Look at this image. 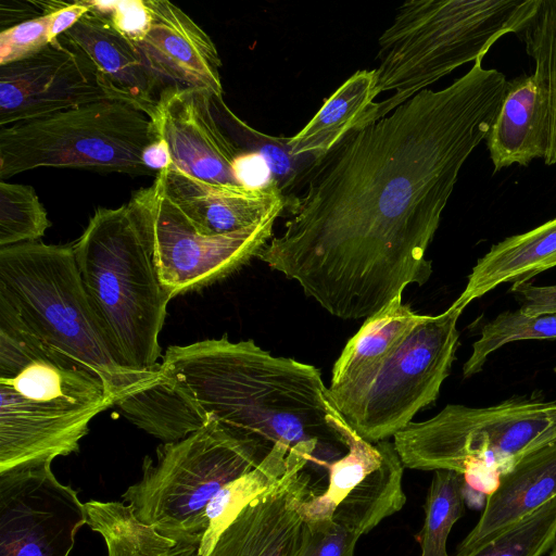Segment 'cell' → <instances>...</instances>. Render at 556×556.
<instances>
[{
	"label": "cell",
	"instance_id": "cell-15",
	"mask_svg": "<svg viewBox=\"0 0 556 556\" xmlns=\"http://www.w3.org/2000/svg\"><path fill=\"white\" fill-rule=\"evenodd\" d=\"M150 24L132 42L161 90L191 88L223 97L222 61L211 37L167 0H144Z\"/></svg>",
	"mask_w": 556,
	"mask_h": 556
},
{
	"label": "cell",
	"instance_id": "cell-38",
	"mask_svg": "<svg viewBox=\"0 0 556 556\" xmlns=\"http://www.w3.org/2000/svg\"><path fill=\"white\" fill-rule=\"evenodd\" d=\"M555 440H556V412L552 416L549 427L530 444V446L526 450L525 453H528L532 450H535V448H538L542 445H545L549 442H553Z\"/></svg>",
	"mask_w": 556,
	"mask_h": 556
},
{
	"label": "cell",
	"instance_id": "cell-6",
	"mask_svg": "<svg viewBox=\"0 0 556 556\" xmlns=\"http://www.w3.org/2000/svg\"><path fill=\"white\" fill-rule=\"evenodd\" d=\"M72 248L90 304L121 363L161 370L159 336L170 299L130 205L98 208Z\"/></svg>",
	"mask_w": 556,
	"mask_h": 556
},
{
	"label": "cell",
	"instance_id": "cell-7",
	"mask_svg": "<svg viewBox=\"0 0 556 556\" xmlns=\"http://www.w3.org/2000/svg\"><path fill=\"white\" fill-rule=\"evenodd\" d=\"M273 447L208 419L188 437L159 445L156 463L146 456L141 480L128 486L123 500L162 535L199 547L213 498L226 484L257 467Z\"/></svg>",
	"mask_w": 556,
	"mask_h": 556
},
{
	"label": "cell",
	"instance_id": "cell-27",
	"mask_svg": "<svg viewBox=\"0 0 556 556\" xmlns=\"http://www.w3.org/2000/svg\"><path fill=\"white\" fill-rule=\"evenodd\" d=\"M464 477L453 470H435L424 504L425 521L416 539L421 556H448V534L465 511Z\"/></svg>",
	"mask_w": 556,
	"mask_h": 556
},
{
	"label": "cell",
	"instance_id": "cell-5",
	"mask_svg": "<svg viewBox=\"0 0 556 556\" xmlns=\"http://www.w3.org/2000/svg\"><path fill=\"white\" fill-rule=\"evenodd\" d=\"M0 296L43 343L99 377L115 406L164 381L162 370L121 363L90 304L72 245L0 248Z\"/></svg>",
	"mask_w": 556,
	"mask_h": 556
},
{
	"label": "cell",
	"instance_id": "cell-9",
	"mask_svg": "<svg viewBox=\"0 0 556 556\" xmlns=\"http://www.w3.org/2000/svg\"><path fill=\"white\" fill-rule=\"evenodd\" d=\"M464 306L453 302L422 319L378 364L354 381L328 387L332 405L368 442L388 440L433 404L451 374Z\"/></svg>",
	"mask_w": 556,
	"mask_h": 556
},
{
	"label": "cell",
	"instance_id": "cell-10",
	"mask_svg": "<svg viewBox=\"0 0 556 556\" xmlns=\"http://www.w3.org/2000/svg\"><path fill=\"white\" fill-rule=\"evenodd\" d=\"M556 400L510 397L488 407L448 404L432 418L393 437L403 466L465 473L485 466L507 471L551 425Z\"/></svg>",
	"mask_w": 556,
	"mask_h": 556
},
{
	"label": "cell",
	"instance_id": "cell-34",
	"mask_svg": "<svg viewBox=\"0 0 556 556\" xmlns=\"http://www.w3.org/2000/svg\"><path fill=\"white\" fill-rule=\"evenodd\" d=\"M68 3L58 0L2 1L0 3L1 31L21 23L52 14Z\"/></svg>",
	"mask_w": 556,
	"mask_h": 556
},
{
	"label": "cell",
	"instance_id": "cell-26",
	"mask_svg": "<svg viewBox=\"0 0 556 556\" xmlns=\"http://www.w3.org/2000/svg\"><path fill=\"white\" fill-rule=\"evenodd\" d=\"M534 61L533 76L547 104L546 165L556 164V0H538L534 14L519 33Z\"/></svg>",
	"mask_w": 556,
	"mask_h": 556
},
{
	"label": "cell",
	"instance_id": "cell-30",
	"mask_svg": "<svg viewBox=\"0 0 556 556\" xmlns=\"http://www.w3.org/2000/svg\"><path fill=\"white\" fill-rule=\"evenodd\" d=\"M50 226L31 186L0 181V248L37 242Z\"/></svg>",
	"mask_w": 556,
	"mask_h": 556
},
{
	"label": "cell",
	"instance_id": "cell-18",
	"mask_svg": "<svg viewBox=\"0 0 556 556\" xmlns=\"http://www.w3.org/2000/svg\"><path fill=\"white\" fill-rule=\"evenodd\" d=\"M556 496V440L521 455L500 476L476 526L458 544L466 556Z\"/></svg>",
	"mask_w": 556,
	"mask_h": 556
},
{
	"label": "cell",
	"instance_id": "cell-11",
	"mask_svg": "<svg viewBox=\"0 0 556 556\" xmlns=\"http://www.w3.org/2000/svg\"><path fill=\"white\" fill-rule=\"evenodd\" d=\"M128 204L169 299L224 279L257 257L283 212L275 211L233 232L210 236L200 232L155 181L135 192Z\"/></svg>",
	"mask_w": 556,
	"mask_h": 556
},
{
	"label": "cell",
	"instance_id": "cell-24",
	"mask_svg": "<svg viewBox=\"0 0 556 556\" xmlns=\"http://www.w3.org/2000/svg\"><path fill=\"white\" fill-rule=\"evenodd\" d=\"M214 114L229 137L243 151L261 159L288 199L300 184L304 185L308 173L317 161L309 156H295L288 144L289 138L263 134L240 119L224 102L223 97H211Z\"/></svg>",
	"mask_w": 556,
	"mask_h": 556
},
{
	"label": "cell",
	"instance_id": "cell-22",
	"mask_svg": "<svg viewBox=\"0 0 556 556\" xmlns=\"http://www.w3.org/2000/svg\"><path fill=\"white\" fill-rule=\"evenodd\" d=\"M375 71H357L329 98L288 144L295 156L319 160L354 129L375 102Z\"/></svg>",
	"mask_w": 556,
	"mask_h": 556
},
{
	"label": "cell",
	"instance_id": "cell-41",
	"mask_svg": "<svg viewBox=\"0 0 556 556\" xmlns=\"http://www.w3.org/2000/svg\"><path fill=\"white\" fill-rule=\"evenodd\" d=\"M198 556H200V555H198Z\"/></svg>",
	"mask_w": 556,
	"mask_h": 556
},
{
	"label": "cell",
	"instance_id": "cell-4",
	"mask_svg": "<svg viewBox=\"0 0 556 556\" xmlns=\"http://www.w3.org/2000/svg\"><path fill=\"white\" fill-rule=\"evenodd\" d=\"M538 0H410L378 39L374 102L355 128L387 116L457 67L484 58L508 33L519 34ZM354 128V129H355Z\"/></svg>",
	"mask_w": 556,
	"mask_h": 556
},
{
	"label": "cell",
	"instance_id": "cell-37",
	"mask_svg": "<svg viewBox=\"0 0 556 556\" xmlns=\"http://www.w3.org/2000/svg\"><path fill=\"white\" fill-rule=\"evenodd\" d=\"M142 160L150 170L157 173L173 164L169 149L160 136L146 148Z\"/></svg>",
	"mask_w": 556,
	"mask_h": 556
},
{
	"label": "cell",
	"instance_id": "cell-12",
	"mask_svg": "<svg viewBox=\"0 0 556 556\" xmlns=\"http://www.w3.org/2000/svg\"><path fill=\"white\" fill-rule=\"evenodd\" d=\"M85 523L77 491L51 463L0 473V556H68Z\"/></svg>",
	"mask_w": 556,
	"mask_h": 556
},
{
	"label": "cell",
	"instance_id": "cell-21",
	"mask_svg": "<svg viewBox=\"0 0 556 556\" xmlns=\"http://www.w3.org/2000/svg\"><path fill=\"white\" fill-rule=\"evenodd\" d=\"M556 266V218L493 244L480 257L454 301L466 307L504 282L528 281Z\"/></svg>",
	"mask_w": 556,
	"mask_h": 556
},
{
	"label": "cell",
	"instance_id": "cell-19",
	"mask_svg": "<svg viewBox=\"0 0 556 556\" xmlns=\"http://www.w3.org/2000/svg\"><path fill=\"white\" fill-rule=\"evenodd\" d=\"M64 35L90 58L121 99L153 119L159 100L156 91L161 93V87L134 43L106 15L90 5V11Z\"/></svg>",
	"mask_w": 556,
	"mask_h": 556
},
{
	"label": "cell",
	"instance_id": "cell-14",
	"mask_svg": "<svg viewBox=\"0 0 556 556\" xmlns=\"http://www.w3.org/2000/svg\"><path fill=\"white\" fill-rule=\"evenodd\" d=\"M211 97L200 89H163L151 121L169 149L172 167L210 185L244 186L239 168L248 152L224 130Z\"/></svg>",
	"mask_w": 556,
	"mask_h": 556
},
{
	"label": "cell",
	"instance_id": "cell-29",
	"mask_svg": "<svg viewBox=\"0 0 556 556\" xmlns=\"http://www.w3.org/2000/svg\"><path fill=\"white\" fill-rule=\"evenodd\" d=\"M556 546V496L466 556H544Z\"/></svg>",
	"mask_w": 556,
	"mask_h": 556
},
{
	"label": "cell",
	"instance_id": "cell-36",
	"mask_svg": "<svg viewBox=\"0 0 556 556\" xmlns=\"http://www.w3.org/2000/svg\"><path fill=\"white\" fill-rule=\"evenodd\" d=\"M90 11L89 1H75L65 8L52 13V37L55 39L73 27L87 12Z\"/></svg>",
	"mask_w": 556,
	"mask_h": 556
},
{
	"label": "cell",
	"instance_id": "cell-2",
	"mask_svg": "<svg viewBox=\"0 0 556 556\" xmlns=\"http://www.w3.org/2000/svg\"><path fill=\"white\" fill-rule=\"evenodd\" d=\"M164 380L206 421L306 457L324 469L348 452L330 420L337 410L313 365L273 356L253 340L227 334L172 345L161 363Z\"/></svg>",
	"mask_w": 556,
	"mask_h": 556
},
{
	"label": "cell",
	"instance_id": "cell-33",
	"mask_svg": "<svg viewBox=\"0 0 556 556\" xmlns=\"http://www.w3.org/2000/svg\"><path fill=\"white\" fill-rule=\"evenodd\" d=\"M90 5L109 17L113 26L131 42L138 41L150 24L144 0L90 1Z\"/></svg>",
	"mask_w": 556,
	"mask_h": 556
},
{
	"label": "cell",
	"instance_id": "cell-20",
	"mask_svg": "<svg viewBox=\"0 0 556 556\" xmlns=\"http://www.w3.org/2000/svg\"><path fill=\"white\" fill-rule=\"evenodd\" d=\"M547 104L531 75L507 80L495 119L485 137L494 173L514 164L528 166L547 149Z\"/></svg>",
	"mask_w": 556,
	"mask_h": 556
},
{
	"label": "cell",
	"instance_id": "cell-1",
	"mask_svg": "<svg viewBox=\"0 0 556 556\" xmlns=\"http://www.w3.org/2000/svg\"><path fill=\"white\" fill-rule=\"evenodd\" d=\"M482 60L346 134L314 163L288 200L283 232L257 257L342 319L368 318L426 283V251L505 93V75Z\"/></svg>",
	"mask_w": 556,
	"mask_h": 556
},
{
	"label": "cell",
	"instance_id": "cell-40",
	"mask_svg": "<svg viewBox=\"0 0 556 556\" xmlns=\"http://www.w3.org/2000/svg\"><path fill=\"white\" fill-rule=\"evenodd\" d=\"M547 556H556V546L548 553Z\"/></svg>",
	"mask_w": 556,
	"mask_h": 556
},
{
	"label": "cell",
	"instance_id": "cell-8",
	"mask_svg": "<svg viewBox=\"0 0 556 556\" xmlns=\"http://www.w3.org/2000/svg\"><path fill=\"white\" fill-rule=\"evenodd\" d=\"M134 104L105 99L0 129V179L39 167L151 175L146 148L157 138Z\"/></svg>",
	"mask_w": 556,
	"mask_h": 556
},
{
	"label": "cell",
	"instance_id": "cell-16",
	"mask_svg": "<svg viewBox=\"0 0 556 556\" xmlns=\"http://www.w3.org/2000/svg\"><path fill=\"white\" fill-rule=\"evenodd\" d=\"M309 467L293 465L251 501L220 533L207 556H295L304 520L302 504L316 489Z\"/></svg>",
	"mask_w": 556,
	"mask_h": 556
},
{
	"label": "cell",
	"instance_id": "cell-17",
	"mask_svg": "<svg viewBox=\"0 0 556 556\" xmlns=\"http://www.w3.org/2000/svg\"><path fill=\"white\" fill-rule=\"evenodd\" d=\"M154 181L200 232L210 236L250 227L275 211H286L288 203L271 179L260 187L214 186L170 166Z\"/></svg>",
	"mask_w": 556,
	"mask_h": 556
},
{
	"label": "cell",
	"instance_id": "cell-35",
	"mask_svg": "<svg viewBox=\"0 0 556 556\" xmlns=\"http://www.w3.org/2000/svg\"><path fill=\"white\" fill-rule=\"evenodd\" d=\"M509 291L521 302L519 311L525 315L556 314V285L535 286L530 280L515 281Z\"/></svg>",
	"mask_w": 556,
	"mask_h": 556
},
{
	"label": "cell",
	"instance_id": "cell-32",
	"mask_svg": "<svg viewBox=\"0 0 556 556\" xmlns=\"http://www.w3.org/2000/svg\"><path fill=\"white\" fill-rule=\"evenodd\" d=\"M52 14L0 31V66L29 58L45 49L53 37Z\"/></svg>",
	"mask_w": 556,
	"mask_h": 556
},
{
	"label": "cell",
	"instance_id": "cell-28",
	"mask_svg": "<svg viewBox=\"0 0 556 556\" xmlns=\"http://www.w3.org/2000/svg\"><path fill=\"white\" fill-rule=\"evenodd\" d=\"M556 339V314L528 316L505 311L486 323L463 366L464 378L480 372L489 356L502 346L522 340Z\"/></svg>",
	"mask_w": 556,
	"mask_h": 556
},
{
	"label": "cell",
	"instance_id": "cell-31",
	"mask_svg": "<svg viewBox=\"0 0 556 556\" xmlns=\"http://www.w3.org/2000/svg\"><path fill=\"white\" fill-rule=\"evenodd\" d=\"M359 538L332 519H304L295 556H354Z\"/></svg>",
	"mask_w": 556,
	"mask_h": 556
},
{
	"label": "cell",
	"instance_id": "cell-39",
	"mask_svg": "<svg viewBox=\"0 0 556 556\" xmlns=\"http://www.w3.org/2000/svg\"><path fill=\"white\" fill-rule=\"evenodd\" d=\"M199 547L191 545H179L173 553L167 556H198Z\"/></svg>",
	"mask_w": 556,
	"mask_h": 556
},
{
	"label": "cell",
	"instance_id": "cell-3",
	"mask_svg": "<svg viewBox=\"0 0 556 556\" xmlns=\"http://www.w3.org/2000/svg\"><path fill=\"white\" fill-rule=\"evenodd\" d=\"M112 406L99 377L43 343L0 296V473L79 451Z\"/></svg>",
	"mask_w": 556,
	"mask_h": 556
},
{
	"label": "cell",
	"instance_id": "cell-23",
	"mask_svg": "<svg viewBox=\"0 0 556 556\" xmlns=\"http://www.w3.org/2000/svg\"><path fill=\"white\" fill-rule=\"evenodd\" d=\"M396 295L366 318L333 365L331 388L350 383L378 364L422 319Z\"/></svg>",
	"mask_w": 556,
	"mask_h": 556
},
{
	"label": "cell",
	"instance_id": "cell-25",
	"mask_svg": "<svg viewBox=\"0 0 556 556\" xmlns=\"http://www.w3.org/2000/svg\"><path fill=\"white\" fill-rule=\"evenodd\" d=\"M87 525L104 539L109 556H167L179 545L141 521L129 504L88 501Z\"/></svg>",
	"mask_w": 556,
	"mask_h": 556
},
{
	"label": "cell",
	"instance_id": "cell-13",
	"mask_svg": "<svg viewBox=\"0 0 556 556\" xmlns=\"http://www.w3.org/2000/svg\"><path fill=\"white\" fill-rule=\"evenodd\" d=\"M105 99L123 100L64 34L40 52L0 66L1 127Z\"/></svg>",
	"mask_w": 556,
	"mask_h": 556
}]
</instances>
